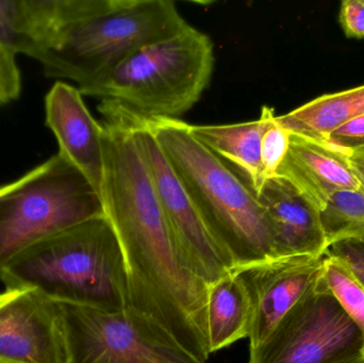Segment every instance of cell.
Segmentation results:
<instances>
[{
	"label": "cell",
	"instance_id": "obj_1",
	"mask_svg": "<svg viewBox=\"0 0 364 363\" xmlns=\"http://www.w3.org/2000/svg\"><path fill=\"white\" fill-rule=\"evenodd\" d=\"M102 117L100 198L125 261L124 313L145 332L208 362L209 286L182 258L132 128L119 117Z\"/></svg>",
	"mask_w": 364,
	"mask_h": 363
},
{
	"label": "cell",
	"instance_id": "obj_2",
	"mask_svg": "<svg viewBox=\"0 0 364 363\" xmlns=\"http://www.w3.org/2000/svg\"><path fill=\"white\" fill-rule=\"evenodd\" d=\"M186 23L171 0H55L36 60L46 76L74 81L81 91L139 47Z\"/></svg>",
	"mask_w": 364,
	"mask_h": 363
},
{
	"label": "cell",
	"instance_id": "obj_3",
	"mask_svg": "<svg viewBox=\"0 0 364 363\" xmlns=\"http://www.w3.org/2000/svg\"><path fill=\"white\" fill-rule=\"evenodd\" d=\"M139 119V117H138ZM235 271L275 259L258 196L181 119H143Z\"/></svg>",
	"mask_w": 364,
	"mask_h": 363
},
{
	"label": "cell",
	"instance_id": "obj_4",
	"mask_svg": "<svg viewBox=\"0 0 364 363\" xmlns=\"http://www.w3.org/2000/svg\"><path fill=\"white\" fill-rule=\"evenodd\" d=\"M6 290L33 289L59 304L125 310L127 276L106 217L90 220L21 253L0 271Z\"/></svg>",
	"mask_w": 364,
	"mask_h": 363
},
{
	"label": "cell",
	"instance_id": "obj_5",
	"mask_svg": "<svg viewBox=\"0 0 364 363\" xmlns=\"http://www.w3.org/2000/svg\"><path fill=\"white\" fill-rule=\"evenodd\" d=\"M211 38L186 23L130 53L82 95L143 119H178L200 99L213 74Z\"/></svg>",
	"mask_w": 364,
	"mask_h": 363
},
{
	"label": "cell",
	"instance_id": "obj_6",
	"mask_svg": "<svg viewBox=\"0 0 364 363\" xmlns=\"http://www.w3.org/2000/svg\"><path fill=\"white\" fill-rule=\"evenodd\" d=\"M102 217L95 188L58 153L0 187V271L34 245Z\"/></svg>",
	"mask_w": 364,
	"mask_h": 363
},
{
	"label": "cell",
	"instance_id": "obj_7",
	"mask_svg": "<svg viewBox=\"0 0 364 363\" xmlns=\"http://www.w3.org/2000/svg\"><path fill=\"white\" fill-rule=\"evenodd\" d=\"M247 363H364L363 337L322 276Z\"/></svg>",
	"mask_w": 364,
	"mask_h": 363
},
{
	"label": "cell",
	"instance_id": "obj_8",
	"mask_svg": "<svg viewBox=\"0 0 364 363\" xmlns=\"http://www.w3.org/2000/svg\"><path fill=\"white\" fill-rule=\"evenodd\" d=\"M98 110L102 115L119 117L132 128L175 242L191 272L210 286L235 271L149 128L138 117L113 107L100 104Z\"/></svg>",
	"mask_w": 364,
	"mask_h": 363
},
{
	"label": "cell",
	"instance_id": "obj_9",
	"mask_svg": "<svg viewBox=\"0 0 364 363\" xmlns=\"http://www.w3.org/2000/svg\"><path fill=\"white\" fill-rule=\"evenodd\" d=\"M59 306L66 363H208L138 327L124 311Z\"/></svg>",
	"mask_w": 364,
	"mask_h": 363
},
{
	"label": "cell",
	"instance_id": "obj_10",
	"mask_svg": "<svg viewBox=\"0 0 364 363\" xmlns=\"http://www.w3.org/2000/svg\"><path fill=\"white\" fill-rule=\"evenodd\" d=\"M321 258H275L235 271L252 303L250 349L267 340L282 319L318 285L323 276Z\"/></svg>",
	"mask_w": 364,
	"mask_h": 363
},
{
	"label": "cell",
	"instance_id": "obj_11",
	"mask_svg": "<svg viewBox=\"0 0 364 363\" xmlns=\"http://www.w3.org/2000/svg\"><path fill=\"white\" fill-rule=\"evenodd\" d=\"M0 363H66L58 303L36 290H14L0 305Z\"/></svg>",
	"mask_w": 364,
	"mask_h": 363
},
{
	"label": "cell",
	"instance_id": "obj_12",
	"mask_svg": "<svg viewBox=\"0 0 364 363\" xmlns=\"http://www.w3.org/2000/svg\"><path fill=\"white\" fill-rule=\"evenodd\" d=\"M78 87L57 81L45 98L46 125L59 143V153L74 164L100 195L104 176V126L83 102Z\"/></svg>",
	"mask_w": 364,
	"mask_h": 363
},
{
	"label": "cell",
	"instance_id": "obj_13",
	"mask_svg": "<svg viewBox=\"0 0 364 363\" xmlns=\"http://www.w3.org/2000/svg\"><path fill=\"white\" fill-rule=\"evenodd\" d=\"M257 196L264 209L276 258L325 255L328 244L320 210L290 181L282 176L267 179Z\"/></svg>",
	"mask_w": 364,
	"mask_h": 363
},
{
	"label": "cell",
	"instance_id": "obj_14",
	"mask_svg": "<svg viewBox=\"0 0 364 363\" xmlns=\"http://www.w3.org/2000/svg\"><path fill=\"white\" fill-rule=\"evenodd\" d=\"M277 176L290 181L320 211L337 192L360 189L348 151L293 134Z\"/></svg>",
	"mask_w": 364,
	"mask_h": 363
},
{
	"label": "cell",
	"instance_id": "obj_15",
	"mask_svg": "<svg viewBox=\"0 0 364 363\" xmlns=\"http://www.w3.org/2000/svg\"><path fill=\"white\" fill-rule=\"evenodd\" d=\"M275 119V110L264 106L256 121L231 125H190V130L212 153L242 170L248 185L258 194L267 181L261 162V142Z\"/></svg>",
	"mask_w": 364,
	"mask_h": 363
},
{
	"label": "cell",
	"instance_id": "obj_16",
	"mask_svg": "<svg viewBox=\"0 0 364 363\" xmlns=\"http://www.w3.org/2000/svg\"><path fill=\"white\" fill-rule=\"evenodd\" d=\"M205 322L211 354L250 336L252 303L243 281L235 271L208 288Z\"/></svg>",
	"mask_w": 364,
	"mask_h": 363
},
{
	"label": "cell",
	"instance_id": "obj_17",
	"mask_svg": "<svg viewBox=\"0 0 364 363\" xmlns=\"http://www.w3.org/2000/svg\"><path fill=\"white\" fill-rule=\"evenodd\" d=\"M364 114V85L338 93L320 96L276 121L293 134L328 142L338 128Z\"/></svg>",
	"mask_w": 364,
	"mask_h": 363
},
{
	"label": "cell",
	"instance_id": "obj_18",
	"mask_svg": "<svg viewBox=\"0 0 364 363\" xmlns=\"http://www.w3.org/2000/svg\"><path fill=\"white\" fill-rule=\"evenodd\" d=\"M53 0H0V45L36 59L53 18Z\"/></svg>",
	"mask_w": 364,
	"mask_h": 363
},
{
	"label": "cell",
	"instance_id": "obj_19",
	"mask_svg": "<svg viewBox=\"0 0 364 363\" xmlns=\"http://www.w3.org/2000/svg\"><path fill=\"white\" fill-rule=\"evenodd\" d=\"M323 281L344 313L360 330L364 353V288L350 269L337 258L324 255Z\"/></svg>",
	"mask_w": 364,
	"mask_h": 363
},
{
	"label": "cell",
	"instance_id": "obj_20",
	"mask_svg": "<svg viewBox=\"0 0 364 363\" xmlns=\"http://www.w3.org/2000/svg\"><path fill=\"white\" fill-rule=\"evenodd\" d=\"M291 132L276 121L265 131L261 142V162L265 179L277 176L290 147Z\"/></svg>",
	"mask_w": 364,
	"mask_h": 363
},
{
	"label": "cell",
	"instance_id": "obj_21",
	"mask_svg": "<svg viewBox=\"0 0 364 363\" xmlns=\"http://www.w3.org/2000/svg\"><path fill=\"white\" fill-rule=\"evenodd\" d=\"M21 92V77L16 55L0 45V106L17 99Z\"/></svg>",
	"mask_w": 364,
	"mask_h": 363
},
{
	"label": "cell",
	"instance_id": "obj_22",
	"mask_svg": "<svg viewBox=\"0 0 364 363\" xmlns=\"http://www.w3.org/2000/svg\"><path fill=\"white\" fill-rule=\"evenodd\" d=\"M326 255L341 260L364 288V242L342 240L329 245Z\"/></svg>",
	"mask_w": 364,
	"mask_h": 363
},
{
	"label": "cell",
	"instance_id": "obj_23",
	"mask_svg": "<svg viewBox=\"0 0 364 363\" xmlns=\"http://www.w3.org/2000/svg\"><path fill=\"white\" fill-rule=\"evenodd\" d=\"M327 143L344 151L364 145V114L336 129Z\"/></svg>",
	"mask_w": 364,
	"mask_h": 363
},
{
	"label": "cell",
	"instance_id": "obj_24",
	"mask_svg": "<svg viewBox=\"0 0 364 363\" xmlns=\"http://www.w3.org/2000/svg\"><path fill=\"white\" fill-rule=\"evenodd\" d=\"M340 23L348 38H364V0H344L340 9Z\"/></svg>",
	"mask_w": 364,
	"mask_h": 363
},
{
	"label": "cell",
	"instance_id": "obj_25",
	"mask_svg": "<svg viewBox=\"0 0 364 363\" xmlns=\"http://www.w3.org/2000/svg\"><path fill=\"white\" fill-rule=\"evenodd\" d=\"M348 159L353 170L360 183L359 191L364 194V145L348 151Z\"/></svg>",
	"mask_w": 364,
	"mask_h": 363
},
{
	"label": "cell",
	"instance_id": "obj_26",
	"mask_svg": "<svg viewBox=\"0 0 364 363\" xmlns=\"http://www.w3.org/2000/svg\"><path fill=\"white\" fill-rule=\"evenodd\" d=\"M13 293H14V290H4V292H0V305L8 300Z\"/></svg>",
	"mask_w": 364,
	"mask_h": 363
}]
</instances>
